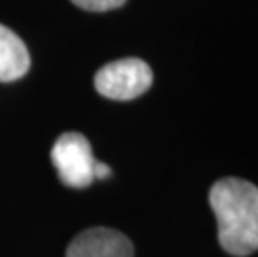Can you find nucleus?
<instances>
[{
  "instance_id": "f257e3e1",
  "label": "nucleus",
  "mask_w": 258,
  "mask_h": 257,
  "mask_svg": "<svg viewBox=\"0 0 258 257\" xmlns=\"http://www.w3.org/2000/svg\"><path fill=\"white\" fill-rule=\"evenodd\" d=\"M210 205L225 252L245 257L258 250V187L245 179L225 177L210 189Z\"/></svg>"
},
{
  "instance_id": "f03ea898",
  "label": "nucleus",
  "mask_w": 258,
  "mask_h": 257,
  "mask_svg": "<svg viewBox=\"0 0 258 257\" xmlns=\"http://www.w3.org/2000/svg\"><path fill=\"white\" fill-rule=\"evenodd\" d=\"M95 89L112 100H132L150 89L152 69L142 59L127 57L110 62L95 74Z\"/></svg>"
},
{
  "instance_id": "7ed1b4c3",
  "label": "nucleus",
  "mask_w": 258,
  "mask_h": 257,
  "mask_svg": "<svg viewBox=\"0 0 258 257\" xmlns=\"http://www.w3.org/2000/svg\"><path fill=\"white\" fill-rule=\"evenodd\" d=\"M52 164L55 166L62 184L74 189H84L95 180L92 145L80 132H65L55 140L50 152Z\"/></svg>"
},
{
  "instance_id": "20e7f679",
  "label": "nucleus",
  "mask_w": 258,
  "mask_h": 257,
  "mask_svg": "<svg viewBox=\"0 0 258 257\" xmlns=\"http://www.w3.org/2000/svg\"><path fill=\"white\" fill-rule=\"evenodd\" d=\"M65 257H134V244L110 227H90L69 244Z\"/></svg>"
},
{
  "instance_id": "39448f33",
  "label": "nucleus",
  "mask_w": 258,
  "mask_h": 257,
  "mask_svg": "<svg viewBox=\"0 0 258 257\" xmlns=\"http://www.w3.org/2000/svg\"><path fill=\"white\" fill-rule=\"evenodd\" d=\"M30 56L24 40L0 24V82H14L29 72Z\"/></svg>"
},
{
  "instance_id": "423d86ee",
  "label": "nucleus",
  "mask_w": 258,
  "mask_h": 257,
  "mask_svg": "<svg viewBox=\"0 0 258 257\" xmlns=\"http://www.w3.org/2000/svg\"><path fill=\"white\" fill-rule=\"evenodd\" d=\"M77 7L89 10V12H107V10L118 9L127 0H72Z\"/></svg>"
},
{
  "instance_id": "0eeeda50",
  "label": "nucleus",
  "mask_w": 258,
  "mask_h": 257,
  "mask_svg": "<svg viewBox=\"0 0 258 257\" xmlns=\"http://www.w3.org/2000/svg\"><path fill=\"white\" fill-rule=\"evenodd\" d=\"M93 176L95 179H108L112 176V169L103 162H95V167H93Z\"/></svg>"
}]
</instances>
